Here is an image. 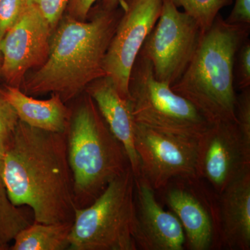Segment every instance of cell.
<instances>
[{"mask_svg":"<svg viewBox=\"0 0 250 250\" xmlns=\"http://www.w3.org/2000/svg\"><path fill=\"white\" fill-rule=\"evenodd\" d=\"M69 0H27L35 5L42 16L54 29L62 21L63 13L66 11Z\"/></svg>","mask_w":250,"mask_h":250,"instance_id":"obj_24","label":"cell"},{"mask_svg":"<svg viewBox=\"0 0 250 250\" xmlns=\"http://www.w3.org/2000/svg\"><path fill=\"white\" fill-rule=\"evenodd\" d=\"M177 7L196 21L202 32L209 29L220 11L232 3L233 0H173Z\"/></svg>","mask_w":250,"mask_h":250,"instance_id":"obj_19","label":"cell"},{"mask_svg":"<svg viewBox=\"0 0 250 250\" xmlns=\"http://www.w3.org/2000/svg\"><path fill=\"white\" fill-rule=\"evenodd\" d=\"M2 93L14 108L20 121L36 129L67 132L72 113L58 94L52 93L48 100H37L20 88L9 85L5 86Z\"/></svg>","mask_w":250,"mask_h":250,"instance_id":"obj_16","label":"cell"},{"mask_svg":"<svg viewBox=\"0 0 250 250\" xmlns=\"http://www.w3.org/2000/svg\"><path fill=\"white\" fill-rule=\"evenodd\" d=\"M24 207L14 205L0 187V250H9L16 235L34 222Z\"/></svg>","mask_w":250,"mask_h":250,"instance_id":"obj_18","label":"cell"},{"mask_svg":"<svg viewBox=\"0 0 250 250\" xmlns=\"http://www.w3.org/2000/svg\"><path fill=\"white\" fill-rule=\"evenodd\" d=\"M250 32V24H229L219 14L202 33L187 70L171 86L210 123H237L233 67L237 52Z\"/></svg>","mask_w":250,"mask_h":250,"instance_id":"obj_3","label":"cell"},{"mask_svg":"<svg viewBox=\"0 0 250 250\" xmlns=\"http://www.w3.org/2000/svg\"><path fill=\"white\" fill-rule=\"evenodd\" d=\"M250 170V147L232 122L213 123L197 141L196 176L221 194Z\"/></svg>","mask_w":250,"mask_h":250,"instance_id":"obj_12","label":"cell"},{"mask_svg":"<svg viewBox=\"0 0 250 250\" xmlns=\"http://www.w3.org/2000/svg\"><path fill=\"white\" fill-rule=\"evenodd\" d=\"M235 88L242 90L250 88V41L247 39L235 58L233 67Z\"/></svg>","mask_w":250,"mask_h":250,"instance_id":"obj_21","label":"cell"},{"mask_svg":"<svg viewBox=\"0 0 250 250\" xmlns=\"http://www.w3.org/2000/svg\"><path fill=\"white\" fill-rule=\"evenodd\" d=\"M159 191L183 227L187 249L221 250L219 194L205 180L177 177Z\"/></svg>","mask_w":250,"mask_h":250,"instance_id":"obj_8","label":"cell"},{"mask_svg":"<svg viewBox=\"0 0 250 250\" xmlns=\"http://www.w3.org/2000/svg\"><path fill=\"white\" fill-rule=\"evenodd\" d=\"M129 94L135 123L151 129L198 139L213 124L170 85L156 80L152 64L140 54L130 75Z\"/></svg>","mask_w":250,"mask_h":250,"instance_id":"obj_6","label":"cell"},{"mask_svg":"<svg viewBox=\"0 0 250 250\" xmlns=\"http://www.w3.org/2000/svg\"><path fill=\"white\" fill-rule=\"evenodd\" d=\"M163 0H119L121 19L108 45L104 68L123 98L129 99L130 75L145 41L160 16Z\"/></svg>","mask_w":250,"mask_h":250,"instance_id":"obj_9","label":"cell"},{"mask_svg":"<svg viewBox=\"0 0 250 250\" xmlns=\"http://www.w3.org/2000/svg\"><path fill=\"white\" fill-rule=\"evenodd\" d=\"M236 124L243 141L250 147V88L237 95Z\"/></svg>","mask_w":250,"mask_h":250,"instance_id":"obj_22","label":"cell"},{"mask_svg":"<svg viewBox=\"0 0 250 250\" xmlns=\"http://www.w3.org/2000/svg\"><path fill=\"white\" fill-rule=\"evenodd\" d=\"M1 52H0V67H1Z\"/></svg>","mask_w":250,"mask_h":250,"instance_id":"obj_29","label":"cell"},{"mask_svg":"<svg viewBox=\"0 0 250 250\" xmlns=\"http://www.w3.org/2000/svg\"><path fill=\"white\" fill-rule=\"evenodd\" d=\"M18 123L17 113L5 98L2 90L0 89V150L4 153L14 136Z\"/></svg>","mask_w":250,"mask_h":250,"instance_id":"obj_20","label":"cell"},{"mask_svg":"<svg viewBox=\"0 0 250 250\" xmlns=\"http://www.w3.org/2000/svg\"><path fill=\"white\" fill-rule=\"evenodd\" d=\"M53 28L27 1L16 22L0 41V73L9 85L20 88L26 73L47 60Z\"/></svg>","mask_w":250,"mask_h":250,"instance_id":"obj_11","label":"cell"},{"mask_svg":"<svg viewBox=\"0 0 250 250\" xmlns=\"http://www.w3.org/2000/svg\"><path fill=\"white\" fill-rule=\"evenodd\" d=\"M73 222L41 223L33 222L16 235L12 250H69Z\"/></svg>","mask_w":250,"mask_h":250,"instance_id":"obj_17","label":"cell"},{"mask_svg":"<svg viewBox=\"0 0 250 250\" xmlns=\"http://www.w3.org/2000/svg\"><path fill=\"white\" fill-rule=\"evenodd\" d=\"M202 33L196 21L179 11L173 0H163L159 19L139 54L151 62L156 80L172 86L187 70Z\"/></svg>","mask_w":250,"mask_h":250,"instance_id":"obj_7","label":"cell"},{"mask_svg":"<svg viewBox=\"0 0 250 250\" xmlns=\"http://www.w3.org/2000/svg\"><path fill=\"white\" fill-rule=\"evenodd\" d=\"M197 141L134 124L140 174L156 191L177 177L196 176Z\"/></svg>","mask_w":250,"mask_h":250,"instance_id":"obj_10","label":"cell"},{"mask_svg":"<svg viewBox=\"0 0 250 250\" xmlns=\"http://www.w3.org/2000/svg\"><path fill=\"white\" fill-rule=\"evenodd\" d=\"M66 134L74 201L76 208H84L127 170L129 161L88 94L72 113Z\"/></svg>","mask_w":250,"mask_h":250,"instance_id":"obj_4","label":"cell"},{"mask_svg":"<svg viewBox=\"0 0 250 250\" xmlns=\"http://www.w3.org/2000/svg\"><path fill=\"white\" fill-rule=\"evenodd\" d=\"M133 238L141 250H183L186 236L177 215L161 207L156 191L141 174L135 176Z\"/></svg>","mask_w":250,"mask_h":250,"instance_id":"obj_13","label":"cell"},{"mask_svg":"<svg viewBox=\"0 0 250 250\" xmlns=\"http://www.w3.org/2000/svg\"><path fill=\"white\" fill-rule=\"evenodd\" d=\"M221 250H250V170L219 195Z\"/></svg>","mask_w":250,"mask_h":250,"instance_id":"obj_15","label":"cell"},{"mask_svg":"<svg viewBox=\"0 0 250 250\" xmlns=\"http://www.w3.org/2000/svg\"><path fill=\"white\" fill-rule=\"evenodd\" d=\"M122 14V7L100 4L89 22L67 16L51 40L47 60L23 82L24 93L58 94L65 103L106 77L104 60Z\"/></svg>","mask_w":250,"mask_h":250,"instance_id":"obj_2","label":"cell"},{"mask_svg":"<svg viewBox=\"0 0 250 250\" xmlns=\"http://www.w3.org/2000/svg\"><path fill=\"white\" fill-rule=\"evenodd\" d=\"M98 0H69L67 16L77 21H85L95 2Z\"/></svg>","mask_w":250,"mask_h":250,"instance_id":"obj_26","label":"cell"},{"mask_svg":"<svg viewBox=\"0 0 250 250\" xmlns=\"http://www.w3.org/2000/svg\"><path fill=\"white\" fill-rule=\"evenodd\" d=\"M225 21L229 24H250V0H235L232 11Z\"/></svg>","mask_w":250,"mask_h":250,"instance_id":"obj_25","label":"cell"},{"mask_svg":"<svg viewBox=\"0 0 250 250\" xmlns=\"http://www.w3.org/2000/svg\"><path fill=\"white\" fill-rule=\"evenodd\" d=\"M4 153L0 150V187H4L3 184L2 174L3 168H4Z\"/></svg>","mask_w":250,"mask_h":250,"instance_id":"obj_28","label":"cell"},{"mask_svg":"<svg viewBox=\"0 0 250 250\" xmlns=\"http://www.w3.org/2000/svg\"><path fill=\"white\" fill-rule=\"evenodd\" d=\"M27 0H0V41L16 22Z\"/></svg>","mask_w":250,"mask_h":250,"instance_id":"obj_23","label":"cell"},{"mask_svg":"<svg viewBox=\"0 0 250 250\" xmlns=\"http://www.w3.org/2000/svg\"><path fill=\"white\" fill-rule=\"evenodd\" d=\"M135 175L131 167L88 207L75 209L70 250H137L133 238Z\"/></svg>","mask_w":250,"mask_h":250,"instance_id":"obj_5","label":"cell"},{"mask_svg":"<svg viewBox=\"0 0 250 250\" xmlns=\"http://www.w3.org/2000/svg\"><path fill=\"white\" fill-rule=\"evenodd\" d=\"M85 90L112 134L124 147L134 175H139V159L134 146L135 122L129 99L123 98L106 76L94 81Z\"/></svg>","mask_w":250,"mask_h":250,"instance_id":"obj_14","label":"cell"},{"mask_svg":"<svg viewBox=\"0 0 250 250\" xmlns=\"http://www.w3.org/2000/svg\"><path fill=\"white\" fill-rule=\"evenodd\" d=\"M100 4L108 9H114L120 5L119 0H101Z\"/></svg>","mask_w":250,"mask_h":250,"instance_id":"obj_27","label":"cell"},{"mask_svg":"<svg viewBox=\"0 0 250 250\" xmlns=\"http://www.w3.org/2000/svg\"><path fill=\"white\" fill-rule=\"evenodd\" d=\"M3 184L10 200L30 208L34 221L73 222V183L67 134L20 121L4 150Z\"/></svg>","mask_w":250,"mask_h":250,"instance_id":"obj_1","label":"cell"}]
</instances>
